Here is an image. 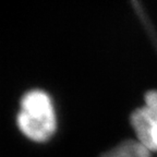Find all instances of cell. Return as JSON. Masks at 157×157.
I'll return each mask as SVG.
<instances>
[{
	"mask_svg": "<svg viewBox=\"0 0 157 157\" xmlns=\"http://www.w3.org/2000/svg\"><path fill=\"white\" fill-rule=\"evenodd\" d=\"M17 125L29 140L45 142L56 131V116L50 97L34 90L23 96L17 115Z\"/></svg>",
	"mask_w": 157,
	"mask_h": 157,
	"instance_id": "1",
	"label": "cell"
},
{
	"mask_svg": "<svg viewBox=\"0 0 157 157\" xmlns=\"http://www.w3.org/2000/svg\"><path fill=\"white\" fill-rule=\"evenodd\" d=\"M131 124L137 141L150 152H157V91L145 95V106L133 111Z\"/></svg>",
	"mask_w": 157,
	"mask_h": 157,
	"instance_id": "2",
	"label": "cell"
},
{
	"mask_svg": "<svg viewBox=\"0 0 157 157\" xmlns=\"http://www.w3.org/2000/svg\"><path fill=\"white\" fill-rule=\"evenodd\" d=\"M101 157H151V152L139 141L125 140Z\"/></svg>",
	"mask_w": 157,
	"mask_h": 157,
	"instance_id": "3",
	"label": "cell"
}]
</instances>
